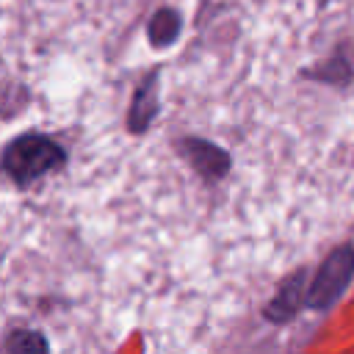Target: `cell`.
Segmentation results:
<instances>
[{
	"instance_id": "obj_5",
	"label": "cell",
	"mask_w": 354,
	"mask_h": 354,
	"mask_svg": "<svg viewBox=\"0 0 354 354\" xmlns=\"http://www.w3.org/2000/svg\"><path fill=\"white\" fill-rule=\"evenodd\" d=\"M301 279H304V271H296V274L279 288V293H277V296L268 301V307H266V318H268V321L285 324L288 318L296 315V310H299V304H301Z\"/></svg>"
},
{
	"instance_id": "obj_3",
	"label": "cell",
	"mask_w": 354,
	"mask_h": 354,
	"mask_svg": "<svg viewBox=\"0 0 354 354\" xmlns=\"http://www.w3.org/2000/svg\"><path fill=\"white\" fill-rule=\"evenodd\" d=\"M180 149H183V155L188 158V163H191L202 177H207V180H218V177H224L227 169H230L227 152H224L221 147L205 141V138H185V141H180Z\"/></svg>"
},
{
	"instance_id": "obj_2",
	"label": "cell",
	"mask_w": 354,
	"mask_h": 354,
	"mask_svg": "<svg viewBox=\"0 0 354 354\" xmlns=\"http://www.w3.org/2000/svg\"><path fill=\"white\" fill-rule=\"evenodd\" d=\"M351 277H354V246L343 243L324 260V266L313 277L310 288L304 290V304L310 310H329L346 293Z\"/></svg>"
},
{
	"instance_id": "obj_4",
	"label": "cell",
	"mask_w": 354,
	"mask_h": 354,
	"mask_svg": "<svg viewBox=\"0 0 354 354\" xmlns=\"http://www.w3.org/2000/svg\"><path fill=\"white\" fill-rule=\"evenodd\" d=\"M155 86H158V72H149L133 94L130 116H127V127L133 133H144L158 113V88Z\"/></svg>"
},
{
	"instance_id": "obj_7",
	"label": "cell",
	"mask_w": 354,
	"mask_h": 354,
	"mask_svg": "<svg viewBox=\"0 0 354 354\" xmlns=\"http://www.w3.org/2000/svg\"><path fill=\"white\" fill-rule=\"evenodd\" d=\"M6 348L11 354H19V351H47V340L33 332V329H19V332H11L8 340H6Z\"/></svg>"
},
{
	"instance_id": "obj_6",
	"label": "cell",
	"mask_w": 354,
	"mask_h": 354,
	"mask_svg": "<svg viewBox=\"0 0 354 354\" xmlns=\"http://www.w3.org/2000/svg\"><path fill=\"white\" fill-rule=\"evenodd\" d=\"M180 33V14L171 11V8H160L152 19H149V28H147V36H149V44L152 47H169Z\"/></svg>"
},
{
	"instance_id": "obj_1",
	"label": "cell",
	"mask_w": 354,
	"mask_h": 354,
	"mask_svg": "<svg viewBox=\"0 0 354 354\" xmlns=\"http://www.w3.org/2000/svg\"><path fill=\"white\" fill-rule=\"evenodd\" d=\"M66 160V152L61 144L41 133H25L14 138L3 152V169L17 185H30L47 171L58 169Z\"/></svg>"
}]
</instances>
